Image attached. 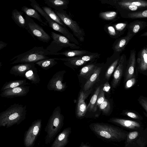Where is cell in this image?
<instances>
[{"instance_id":"cell-1","label":"cell","mask_w":147,"mask_h":147,"mask_svg":"<svg viewBox=\"0 0 147 147\" xmlns=\"http://www.w3.org/2000/svg\"><path fill=\"white\" fill-rule=\"evenodd\" d=\"M89 127L98 138L109 142H120L127 138V132L119 127L103 123H91Z\"/></svg>"},{"instance_id":"cell-2","label":"cell","mask_w":147,"mask_h":147,"mask_svg":"<svg viewBox=\"0 0 147 147\" xmlns=\"http://www.w3.org/2000/svg\"><path fill=\"white\" fill-rule=\"evenodd\" d=\"M26 105L14 103L0 113V127L9 128L24 121L26 114Z\"/></svg>"},{"instance_id":"cell-3","label":"cell","mask_w":147,"mask_h":147,"mask_svg":"<svg viewBox=\"0 0 147 147\" xmlns=\"http://www.w3.org/2000/svg\"><path fill=\"white\" fill-rule=\"evenodd\" d=\"M64 119L60 107L57 106L53 111L45 128V131L47 133L45 144H49L60 131L63 125Z\"/></svg>"},{"instance_id":"cell-4","label":"cell","mask_w":147,"mask_h":147,"mask_svg":"<svg viewBox=\"0 0 147 147\" xmlns=\"http://www.w3.org/2000/svg\"><path fill=\"white\" fill-rule=\"evenodd\" d=\"M50 52L43 47H35L25 53L17 55L11 59L10 61L15 60L11 63H34L42 60L49 59L47 56Z\"/></svg>"},{"instance_id":"cell-5","label":"cell","mask_w":147,"mask_h":147,"mask_svg":"<svg viewBox=\"0 0 147 147\" xmlns=\"http://www.w3.org/2000/svg\"><path fill=\"white\" fill-rule=\"evenodd\" d=\"M30 5L36 10L45 19L49 26L53 30L61 33L71 42L80 46L81 45L73 34L66 27L60 25L52 19L43 10L40 5L35 0H29Z\"/></svg>"},{"instance_id":"cell-6","label":"cell","mask_w":147,"mask_h":147,"mask_svg":"<svg viewBox=\"0 0 147 147\" xmlns=\"http://www.w3.org/2000/svg\"><path fill=\"white\" fill-rule=\"evenodd\" d=\"M51 37L53 39L50 44L46 48L50 54L56 53L63 48L69 47L72 49H78L81 48L80 46L71 42L67 38L54 32H51Z\"/></svg>"},{"instance_id":"cell-7","label":"cell","mask_w":147,"mask_h":147,"mask_svg":"<svg viewBox=\"0 0 147 147\" xmlns=\"http://www.w3.org/2000/svg\"><path fill=\"white\" fill-rule=\"evenodd\" d=\"M54 11L64 24L70 29L79 40L80 42H84L85 36L84 29L72 18L66 11L64 10L57 11L54 9Z\"/></svg>"},{"instance_id":"cell-8","label":"cell","mask_w":147,"mask_h":147,"mask_svg":"<svg viewBox=\"0 0 147 147\" xmlns=\"http://www.w3.org/2000/svg\"><path fill=\"white\" fill-rule=\"evenodd\" d=\"M25 29L35 39L44 42L48 43L51 39V36L42 28L36 23L33 19L26 15L25 16Z\"/></svg>"},{"instance_id":"cell-9","label":"cell","mask_w":147,"mask_h":147,"mask_svg":"<svg viewBox=\"0 0 147 147\" xmlns=\"http://www.w3.org/2000/svg\"><path fill=\"white\" fill-rule=\"evenodd\" d=\"M42 120L37 119L32 122L24 134V144L25 147H33L42 127Z\"/></svg>"},{"instance_id":"cell-10","label":"cell","mask_w":147,"mask_h":147,"mask_svg":"<svg viewBox=\"0 0 147 147\" xmlns=\"http://www.w3.org/2000/svg\"><path fill=\"white\" fill-rule=\"evenodd\" d=\"M66 72L65 70L57 72L49 81L47 89L50 91L62 92L67 88L66 82L63 83V76Z\"/></svg>"},{"instance_id":"cell-11","label":"cell","mask_w":147,"mask_h":147,"mask_svg":"<svg viewBox=\"0 0 147 147\" xmlns=\"http://www.w3.org/2000/svg\"><path fill=\"white\" fill-rule=\"evenodd\" d=\"M127 61L126 55L123 54L120 56L118 65L113 74L112 86L113 88H116L118 85L123 75H124Z\"/></svg>"},{"instance_id":"cell-12","label":"cell","mask_w":147,"mask_h":147,"mask_svg":"<svg viewBox=\"0 0 147 147\" xmlns=\"http://www.w3.org/2000/svg\"><path fill=\"white\" fill-rule=\"evenodd\" d=\"M138 71L136 59V51L130 50V56L127 60V65L124 74V82L132 78L137 76Z\"/></svg>"},{"instance_id":"cell-13","label":"cell","mask_w":147,"mask_h":147,"mask_svg":"<svg viewBox=\"0 0 147 147\" xmlns=\"http://www.w3.org/2000/svg\"><path fill=\"white\" fill-rule=\"evenodd\" d=\"M30 87L25 86L6 89L2 91L0 96L7 98L24 96H26L28 92Z\"/></svg>"},{"instance_id":"cell-14","label":"cell","mask_w":147,"mask_h":147,"mask_svg":"<svg viewBox=\"0 0 147 147\" xmlns=\"http://www.w3.org/2000/svg\"><path fill=\"white\" fill-rule=\"evenodd\" d=\"M91 90L92 89L86 92L82 90L80 93L76 112V117L79 119L84 117L86 112L87 106L85 100L90 94Z\"/></svg>"},{"instance_id":"cell-15","label":"cell","mask_w":147,"mask_h":147,"mask_svg":"<svg viewBox=\"0 0 147 147\" xmlns=\"http://www.w3.org/2000/svg\"><path fill=\"white\" fill-rule=\"evenodd\" d=\"M102 4L120 5H131L142 8H147V1L142 0H102Z\"/></svg>"},{"instance_id":"cell-16","label":"cell","mask_w":147,"mask_h":147,"mask_svg":"<svg viewBox=\"0 0 147 147\" xmlns=\"http://www.w3.org/2000/svg\"><path fill=\"white\" fill-rule=\"evenodd\" d=\"M108 121L121 127L132 129H138L141 127V124L136 121L118 118H111Z\"/></svg>"},{"instance_id":"cell-17","label":"cell","mask_w":147,"mask_h":147,"mask_svg":"<svg viewBox=\"0 0 147 147\" xmlns=\"http://www.w3.org/2000/svg\"><path fill=\"white\" fill-rule=\"evenodd\" d=\"M71 132V127L64 129L55 139L51 147H65L69 142V138Z\"/></svg>"},{"instance_id":"cell-18","label":"cell","mask_w":147,"mask_h":147,"mask_svg":"<svg viewBox=\"0 0 147 147\" xmlns=\"http://www.w3.org/2000/svg\"><path fill=\"white\" fill-rule=\"evenodd\" d=\"M134 36L131 34L127 33L126 36L117 39L112 47L114 53L120 54Z\"/></svg>"},{"instance_id":"cell-19","label":"cell","mask_w":147,"mask_h":147,"mask_svg":"<svg viewBox=\"0 0 147 147\" xmlns=\"http://www.w3.org/2000/svg\"><path fill=\"white\" fill-rule=\"evenodd\" d=\"M35 66L34 63H22L15 65L11 67L9 73L16 76L24 77L26 73Z\"/></svg>"},{"instance_id":"cell-20","label":"cell","mask_w":147,"mask_h":147,"mask_svg":"<svg viewBox=\"0 0 147 147\" xmlns=\"http://www.w3.org/2000/svg\"><path fill=\"white\" fill-rule=\"evenodd\" d=\"M136 61L138 71L143 72L147 70V54L145 47L139 52Z\"/></svg>"},{"instance_id":"cell-21","label":"cell","mask_w":147,"mask_h":147,"mask_svg":"<svg viewBox=\"0 0 147 147\" xmlns=\"http://www.w3.org/2000/svg\"><path fill=\"white\" fill-rule=\"evenodd\" d=\"M147 26V22L139 20L134 21L128 24L127 33L134 36Z\"/></svg>"},{"instance_id":"cell-22","label":"cell","mask_w":147,"mask_h":147,"mask_svg":"<svg viewBox=\"0 0 147 147\" xmlns=\"http://www.w3.org/2000/svg\"><path fill=\"white\" fill-rule=\"evenodd\" d=\"M44 2L48 7L57 11L66 9L69 3L68 0H45Z\"/></svg>"},{"instance_id":"cell-23","label":"cell","mask_w":147,"mask_h":147,"mask_svg":"<svg viewBox=\"0 0 147 147\" xmlns=\"http://www.w3.org/2000/svg\"><path fill=\"white\" fill-rule=\"evenodd\" d=\"M93 53L87 50H68L61 52L51 53L49 55H63L67 57H71L92 54Z\"/></svg>"},{"instance_id":"cell-24","label":"cell","mask_w":147,"mask_h":147,"mask_svg":"<svg viewBox=\"0 0 147 147\" xmlns=\"http://www.w3.org/2000/svg\"><path fill=\"white\" fill-rule=\"evenodd\" d=\"M54 58L55 60H60L64 61L63 63L65 65L71 68H77L88 63L78 59L76 57L65 58Z\"/></svg>"},{"instance_id":"cell-25","label":"cell","mask_w":147,"mask_h":147,"mask_svg":"<svg viewBox=\"0 0 147 147\" xmlns=\"http://www.w3.org/2000/svg\"><path fill=\"white\" fill-rule=\"evenodd\" d=\"M102 67H98L96 69L91 75L84 84L83 90L87 91L92 89L94 85L99 79Z\"/></svg>"},{"instance_id":"cell-26","label":"cell","mask_w":147,"mask_h":147,"mask_svg":"<svg viewBox=\"0 0 147 147\" xmlns=\"http://www.w3.org/2000/svg\"><path fill=\"white\" fill-rule=\"evenodd\" d=\"M21 10L28 17L37 20L42 26H47V23L43 20L40 13L35 9L23 6L21 8Z\"/></svg>"},{"instance_id":"cell-27","label":"cell","mask_w":147,"mask_h":147,"mask_svg":"<svg viewBox=\"0 0 147 147\" xmlns=\"http://www.w3.org/2000/svg\"><path fill=\"white\" fill-rule=\"evenodd\" d=\"M11 18L15 23L20 28H25L26 20L22 15V13L16 9L13 10Z\"/></svg>"},{"instance_id":"cell-28","label":"cell","mask_w":147,"mask_h":147,"mask_svg":"<svg viewBox=\"0 0 147 147\" xmlns=\"http://www.w3.org/2000/svg\"><path fill=\"white\" fill-rule=\"evenodd\" d=\"M97 67L98 66L94 64L87 65L80 69L79 76L88 79Z\"/></svg>"},{"instance_id":"cell-29","label":"cell","mask_w":147,"mask_h":147,"mask_svg":"<svg viewBox=\"0 0 147 147\" xmlns=\"http://www.w3.org/2000/svg\"><path fill=\"white\" fill-rule=\"evenodd\" d=\"M24 77L29 80L32 84H36L39 83L40 79L35 66L32 67L25 74Z\"/></svg>"},{"instance_id":"cell-30","label":"cell","mask_w":147,"mask_h":147,"mask_svg":"<svg viewBox=\"0 0 147 147\" xmlns=\"http://www.w3.org/2000/svg\"><path fill=\"white\" fill-rule=\"evenodd\" d=\"M30 84L26 82V79L11 80L5 83L1 89V91L10 88L26 86Z\"/></svg>"},{"instance_id":"cell-31","label":"cell","mask_w":147,"mask_h":147,"mask_svg":"<svg viewBox=\"0 0 147 147\" xmlns=\"http://www.w3.org/2000/svg\"><path fill=\"white\" fill-rule=\"evenodd\" d=\"M41 8L52 19L60 25L64 27H66V26L51 7L45 6H42Z\"/></svg>"},{"instance_id":"cell-32","label":"cell","mask_w":147,"mask_h":147,"mask_svg":"<svg viewBox=\"0 0 147 147\" xmlns=\"http://www.w3.org/2000/svg\"><path fill=\"white\" fill-rule=\"evenodd\" d=\"M54 58H49L38 61L35 63L42 68L47 70L57 63Z\"/></svg>"},{"instance_id":"cell-33","label":"cell","mask_w":147,"mask_h":147,"mask_svg":"<svg viewBox=\"0 0 147 147\" xmlns=\"http://www.w3.org/2000/svg\"><path fill=\"white\" fill-rule=\"evenodd\" d=\"M101 86L97 87L90 100L87 107V111L95 112V108L97 97L101 88Z\"/></svg>"},{"instance_id":"cell-34","label":"cell","mask_w":147,"mask_h":147,"mask_svg":"<svg viewBox=\"0 0 147 147\" xmlns=\"http://www.w3.org/2000/svg\"><path fill=\"white\" fill-rule=\"evenodd\" d=\"M120 54L117 53L116 56L113 61L110 65L105 74V78L109 80L111 75L117 66L120 58Z\"/></svg>"},{"instance_id":"cell-35","label":"cell","mask_w":147,"mask_h":147,"mask_svg":"<svg viewBox=\"0 0 147 147\" xmlns=\"http://www.w3.org/2000/svg\"><path fill=\"white\" fill-rule=\"evenodd\" d=\"M118 14L116 11H108L100 12L99 14V17L104 20L114 21L117 18Z\"/></svg>"},{"instance_id":"cell-36","label":"cell","mask_w":147,"mask_h":147,"mask_svg":"<svg viewBox=\"0 0 147 147\" xmlns=\"http://www.w3.org/2000/svg\"><path fill=\"white\" fill-rule=\"evenodd\" d=\"M104 29L105 32L112 38L117 39L120 36L117 32L113 24L110 23L105 24Z\"/></svg>"},{"instance_id":"cell-37","label":"cell","mask_w":147,"mask_h":147,"mask_svg":"<svg viewBox=\"0 0 147 147\" xmlns=\"http://www.w3.org/2000/svg\"><path fill=\"white\" fill-rule=\"evenodd\" d=\"M100 55V54L98 53H93L90 55L76 57L77 58L81 59L85 62H93L99 58Z\"/></svg>"},{"instance_id":"cell-38","label":"cell","mask_w":147,"mask_h":147,"mask_svg":"<svg viewBox=\"0 0 147 147\" xmlns=\"http://www.w3.org/2000/svg\"><path fill=\"white\" fill-rule=\"evenodd\" d=\"M127 17V18L133 19L147 18V9L129 13Z\"/></svg>"},{"instance_id":"cell-39","label":"cell","mask_w":147,"mask_h":147,"mask_svg":"<svg viewBox=\"0 0 147 147\" xmlns=\"http://www.w3.org/2000/svg\"><path fill=\"white\" fill-rule=\"evenodd\" d=\"M113 24L117 32L121 36L127 29L128 24L125 22Z\"/></svg>"},{"instance_id":"cell-40","label":"cell","mask_w":147,"mask_h":147,"mask_svg":"<svg viewBox=\"0 0 147 147\" xmlns=\"http://www.w3.org/2000/svg\"><path fill=\"white\" fill-rule=\"evenodd\" d=\"M121 114L134 119H141L142 117L137 112L132 110H125L123 111Z\"/></svg>"},{"instance_id":"cell-41","label":"cell","mask_w":147,"mask_h":147,"mask_svg":"<svg viewBox=\"0 0 147 147\" xmlns=\"http://www.w3.org/2000/svg\"><path fill=\"white\" fill-rule=\"evenodd\" d=\"M100 109L105 115L108 114L111 109L110 104L108 100L105 99V101L99 107Z\"/></svg>"},{"instance_id":"cell-42","label":"cell","mask_w":147,"mask_h":147,"mask_svg":"<svg viewBox=\"0 0 147 147\" xmlns=\"http://www.w3.org/2000/svg\"><path fill=\"white\" fill-rule=\"evenodd\" d=\"M105 97L104 91L102 88H101L97 97L95 112H96V111L98 107H99L100 105L105 101Z\"/></svg>"},{"instance_id":"cell-43","label":"cell","mask_w":147,"mask_h":147,"mask_svg":"<svg viewBox=\"0 0 147 147\" xmlns=\"http://www.w3.org/2000/svg\"><path fill=\"white\" fill-rule=\"evenodd\" d=\"M138 100L145 111L147 116V97L140 96L139 97Z\"/></svg>"},{"instance_id":"cell-44","label":"cell","mask_w":147,"mask_h":147,"mask_svg":"<svg viewBox=\"0 0 147 147\" xmlns=\"http://www.w3.org/2000/svg\"><path fill=\"white\" fill-rule=\"evenodd\" d=\"M137 76L134 77L127 80L125 82V88L127 89L130 88L132 87L136 82Z\"/></svg>"},{"instance_id":"cell-45","label":"cell","mask_w":147,"mask_h":147,"mask_svg":"<svg viewBox=\"0 0 147 147\" xmlns=\"http://www.w3.org/2000/svg\"><path fill=\"white\" fill-rule=\"evenodd\" d=\"M139 134L138 131H133L129 133L127 136V142L131 141L136 139L138 136Z\"/></svg>"},{"instance_id":"cell-46","label":"cell","mask_w":147,"mask_h":147,"mask_svg":"<svg viewBox=\"0 0 147 147\" xmlns=\"http://www.w3.org/2000/svg\"><path fill=\"white\" fill-rule=\"evenodd\" d=\"M102 88L104 91L106 92H109V91L111 88V86L108 82H107L104 84L103 87Z\"/></svg>"},{"instance_id":"cell-47","label":"cell","mask_w":147,"mask_h":147,"mask_svg":"<svg viewBox=\"0 0 147 147\" xmlns=\"http://www.w3.org/2000/svg\"><path fill=\"white\" fill-rule=\"evenodd\" d=\"M7 45V44L2 41H0V50L3 49L4 47H6Z\"/></svg>"},{"instance_id":"cell-48","label":"cell","mask_w":147,"mask_h":147,"mask_svg":"<svg viewBox=\"0 0 147 147\" xmlns=\"http://www.w3.org/2000/svg\"><path fill=\"white\" fill-rule=\"evenodd\" d=\"M79 147H92L87 144H85L84 142H82L80 144Z\"/></svg>"},{"instance_id":"cell-49","label":"cell","mask_w":147,"mask_h":147,"mask_svg":"<svg viewBox=\"0 0 147 147\" xmlns=\"http://www.w3.org/2000/svg\"><path fill=\"white\" fill-rule=\"evenodd\" d=\"M140 36V37L147 36V31L141 34Z\"/></svg>"},{"instance_id":"cell-50","label":"cell","mask_w":147,"mask_h":147,"mask_svg":"<svg viewBox=\"0 0 147 147\" xmlns=\"http://www.w3.org/2000/svg\"><path fill=\"white\" fill-rule=\"evenodd\" d=\"M145 48L146 51V53L147 54V47H145Z\"/></svg>"}]
</instances>
